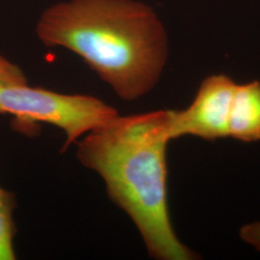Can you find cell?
I'll return each instance as SVG.
<instances>
[{"label":"cell","mask_w":260,"mask_h":260,"mask_svg":"<svg viewBox=\"0 0 260 260\" xmlns=\"http://www.w3.org/2000/svg\"><path fill=\"white\" fill-rule=\"evenodd\" d=\"M173 111L117 115L83 135L76 156L103 178L108 197L132 220L150 257L197 259L178 239L169 213L167 146Z\"/></svg>","instance_id":"cell-1"},{"label":"cell","mask_w":260,"mask_h":260,"mask_svg":"<svg viewBox=\"0 0 260 260\" xmlns=\"http://www.w3.org/2000/svg\"><path fill=\"white\" fill-rule=\"evenodd\" d=\"M35 32L45 46L79 56L126 102L149 93L167 65V29L140 0L59 1L43 11Z\"/></svg>","instance_id":"cell-2"},{"label":"cell","mask_w":260,"mask_h":260,"mask_svg":"<svg viewBox=\"0 0 260 260\" xmlns=\"http://www.w3.org/2000/svg\"><path fill=\"white\" fill-rule=\"evenodd\" d=\"M0 114L18 121L45 122L65 133L62 150L87 132L119 115L116 108L86 94L57 93L26 84L0 82Z\"/></svg>","instance_id":"cell-3"},{"label":"cell","mask_w":260,"mask_h":260,"mask_svg":"<svg viewBox=\"0 0 260 260\" xmlns=\"http://www.w3.org/2000/svg\"><path fill=\"white\" fill-rule=\"evenodd\" d=\"M237 83L225 75L207 76L195 99L184 110H174L170 135L172 140L195 136L216 141L229 136V119Z\"/></svg>","instance_id":"cell-4"},{"label":"cell","mask_w":260,"mask_h":260,"mask_svg":"<svg viewBox=\"0 0 260 260\" xmlns=\"http://www.w3.org/2000/svg\"><path fill=\"white\" fill-rule=\"evenodd\" d=\"M229 136L244 143L260 141V81L237 84L233 93Z\"/></svg>","instance_id":"cell-5"},{"label":"cell","mask_w":260,"mask_h":260,"mask_svg":"<svg viewBox=\"0 0 260 260\" xmlns=\"http://www.w3.org/2000/svg\"><path fill=\"white\" fill-rule=\"evenodd\" d=\"M16 207L15 195L0 186V260L17 258L14 246L17 233L14 220Z\"/></svg>","instance_id":"cell-6"},{"label":"cell","mask_w":260,"mask_h":260,"mask_svg":"<svg viewBox=\"0 0 260 260\" xmlns=\"http://www.w3.org/2000/svg\"><path fill=\"white\" fill-rule=\"evenodd\" d=\"M0 82L1 83L26 84L27 77L19 66L14 64L0 54Z\"/></svg>","instance_id":"cell-7"},{"label":"cell","mask_w":260,"mask_h":260,"mask_svg":"<svg viewBox=\"0 0 260 260\" xmlns=\"http://www.w3.org/2000/svg\"><path fill=\"white\" fill-rule=\"evenodd\" d=\"M242 240L260 251V222L246 224L240 230Z\"/></svg>","instance_id":"cell-8"}]
</instances>
